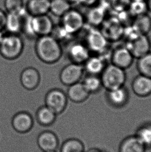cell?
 <instances>
[{
  "label": "cell",
  "instance_id": "6da1fadb",
  "mask_svg": "<svg viewBox=\"0 0 151 152\" xmlns=\"http://www.w3.org/2000/svg\"><path fill=\"white\" fill-rule=\"evenodd\" d=\"M35 51L39 59L47 64L57 62L63 54L61 44L51 35L38 37Z\"/></svg>",
  "mask_w": 151,
  "mask_h": 152
},
{
  "label": "cell",
  "instance_id": "7a4b0ae2",
  "mask_svg": "<svg viewBox=\"0 0 151 152\" xmlns=\"http://www.w3.org/2000/svg\"><path fill=\"white\" fill-rule=\"evenodd\" d=\"M102 87L110 91L113 89L124 86L126 80L125 70L115 66L113 64H107L100 74Z\"/></svg>",
  "mask_w": 151,
  "mask_h": 152
},
{
  "label": "cell",
  "instance_id": "3957f363",
  "mask_svg": "<svg viewBox=\"0 0 151 152\" xmlns=\"http://www.w3.org/2000/svg\"><path fill=\"white\" fill-rule=\"evenodd\" d=\"M23 48V39L19 34L8 33L0 43V54L6 59L12 60L21 55Z\"/></svg>",
  "mask_w": 151,
  "mask_h": 152
},
{
  "label": "cell",
  "instance_id": "277c9868",
  "mask_svg": "<svg viewBox=\"0 0 151 152\" xmlns=\"http://www.w3.org/2000/svg\"><path fill=\"white\" fill-rule=\"evenodd\" d=\"M85 17L79 10L71 8L61 17V26L68 33L74 35L83 29Z\"/></svg>",
  "mask_w": 151,
  "mask_h": 152
},
{
  "label": "cell",
  "instance_id": "5b68a950",
  "mask_svg": "<svg viewBox=\"0 0 151 152\" xmlns=\"http://www.w3.org/2000/svg\"><path fill=\"white\" fill-rule=\"evenodd\" d=\"M46 105L57 115L65 111L68 105V96L63 91L53 89L45 97Z\"/></svg>",
  "mask_w": 151,
  "mask_h": 152
},
{
  "label": "cell",
  "instance_id": "8992f818",
  "mask_svg": "<svg viewBox=\"0 0 151 152\" xmlns=\"http://www.w3.org/2000/svg\"><path fill=\"white\" fill-rule=\"evenodd\" d=\"M84 72L83 65L72 62L64 66L60 74L61 82L66 86L79 82Z\"/></svg>",
  "mask_w": 151,
  "mask_h": 152
},
{
  "label": "cell",
  "instance_id": "52a82bcc",
  "mask_svg": "<svg viewBox=\"0 0 151 152\" xmlns=\"http://www.w3.org/2000/svg\"><path fill=\"white\" fill-rule=\"evenodd\" d=\"M86 39V45L90 51L102 52L108 45V39L102 31L96 28H92L89 31Z\"/></svg>",
  "mask_w": 151,
  "mask_h": 152
},
{
  "label": "cell",
  "instance_id": "ba28073f",
  "mask_svg": "<svg viewBox=\"0 0 151 152\" xmlns=\"http://www.w3.org/2000/svg\"><path fill=\"white\" fill-rule=\"evenodd\" d=\"M134 57L128 48L121 46L114 50L111 54V64L124 70L131 67Z\"/></svg>",
  "mask_w": 151,
  "mask_h": 152
},
{
  "label": "cell",
  "instance_id": "9c48e42d",
  "mask_svg": "<svg viewBox=\"0 0 151 152\" xmlns=\"http://www.w3.org/2000/svg\"><path fill=\"white\" fill-rule=\"evenodd\" d=\"M68 55L72 62L82 64L90 57V50L86 44L74 42L68 48Z\"/></svg>",
  "mask_w": 151,
  "mask_h": 152
},
{
  "label": "cell",
  "instance_id": "30bf717a",
  "mask_svg": "<svg viewBox=\"0 0 151 152\" xmlns=\"http://www.w3.org/2000/svg\"><path fill=\"white\" fill-rule=\"evenodd\" d=\"M135 58H139L150 52L151 44L147 35L140 34L131 40L127 46Z\"/></svg>",
  "mask_w": 151,
  "mask_h": 152
},
{
  "label": "cell",
  "instance_id": "8fae6325",
  "mask_svg": "<svg viewBox=\"0 0 151 152\" xmlns=\"http://www.w3.org/2000/svg\"><path fill=\"white\" fill-rule=\"evenodd\" d=\"M40 80L39 73L35 68H26L21 73V84L27 90L32 91L36 88L39 84Z\"/></svg>",
  "mask_w": 151,
  "mask_h": 152
},
{
  "label": "cell",
  "instance_id": "7c38bea8",
  "mask_svg": "<svg viewBox=\"0 0 151 152\" xmlns=\"http://www.w3.org/2000/svg\"><path fill=\"white\" fill-rule=\"evenodd\" d=\"M131 88L135 95L146 97L151 95V78L141 74L136 76L132 82Z\"/></svg>",
  "mask_w": 151,
  "mask_h": 152
},
{
  "label": "cell",
  "instance_id": "4fadbf2b",
  "mask_svg": "<svg viewBox=\"0 0 151 152\" xmlns=\"http://www.w3.org/2000/svg\"><path fill=\"white\" fill-rule=\"evenodd\" d=\"M12 124L16 132L19 133H26L33 127V119L29 113L21 112L14 115Z\"/></svg>",
  "mask_w": 151,
  "mask_h": 152
},
{
  "label": "cell",
  "instance_id": "5bb4252c",
  "mask_svg": "<svg viewBox=\"0 0 151 152\" xmlns=\"http://www.w3.org/2000/svg\"><path fill=\"white\" fill-rule=\"evenodd\" d=\"M107 99L115 107H122L126 104L129 99V93L125 86L107 91Z\"/></svg>",
  "mask_w": 151,
  "mask_h": 152
},
{
  "label": "cell",
  "instance_id": "9a60e30c",
  "mask_svg": "<svg viewBox=\"0 0 151 152\" xmlns=\"http://www.w3.org/2000/svg\"><path fill=\"white\" fill-rule=\"evenodd\" d=\"M27 13L26 10L21 14L8 13L6 16L5 30L10 34H19L22 30L23 17Z\"/></svg>",
  "mask_w": 151,
  "mask_h": 152
},
{
  "label": "cell",
  "instance_id": "2e32d148",
  "mask_svg": "<svg viewBox=\"0 0 151 152\" xmlns=\"http://www.w3.org/2000/svg\"><path fill=\"white\" fill-rule=\"evenodd\" d=\"M146 147L136 135L125 138L121 142L118 152H145Z\"/></svg>",
  "mask_w": 151,
  "mask_h": 152
},
{
  "label": "cell",
  "instance_id": "e0dca14e",
  "mask_svg": "<svg viewBox=\"0 0 151 152\" xmlns=\"http://www.w3.org/2000/svg\"><path fill=\"white\" fill-rule=\"evenodd\" d=\"M89 8L85 17L86 21L93 27L102 25L106 18V10L98 5Z\"/></svg>",
  "mask_w": 151,
  "mask_h": 152
},
{
  "label": "cell",
  "instance_id": "ac0fdd59",
  "mask_svg": "<svg viewBox=\"0 0 151 152\" xmlns=\"http://www.w3.org/2000/svg\"><path fill=\"white\" fill-rule=\"evenodd\" d=\"M106 66L105 60L99 56H90L83 64L84 71L88 74L99 76Z\"/></svg>",
  "mask_w": 151,
  "mask_h": 152
},
{
  "label": "cell",
  "instance_id": "d6986e66",
  "mask_svg": "<svg viewBox=\"0 0 151 152\" xmlns=\"http://www.w3.org/2000/svg\"><path fill=\"white\" fill-rule=\"evenodd\" d=\"M90 95L82 83L80 82L70 86L67 93L68 98L73 102L78 103L86 101Z\"/></svg>",
  "mask_w": 151,
  "mask_h": 152
},
{
  "label": "cell",
  "instance_id": "ffe728a7",
  "mask_svg": "<svg viewBox=\"0 0 151 152\" xmlns=\"http://www.w3.org/2000/svg\"><path fill=\"white\" fill-rule=\"evenodd\" d=\"M51 0H29L26 10L31 16L47 15L50 12Z\"/></svg>",
  "mask_w": 151,
  "mask_h": 152
},
{
  "label": "cell",
  "instance_id": "44dd1931",
  "mask_svg": "<svg viewBox=\"0 0 151 152\" xmlns=\"http://www.w3.org/2000/svg\"><path fill=\"white\" fill-rule=\"evenodd\" d=\"M37 143L44 152L55 151L58 145V139L52 132H44L38 136Z\"/></svg>",
  "mask_w": 151,
  "mask_h": 152
},
{
  "label": "cell",
  "instance_id": "7402d4cb",
  "mask_svg": "<svg viewBox=\"0 0 151 152\" xmlns=\"http://www.w3.org/2000/svg\"><path fill=\"white\" fill-rule=\"evenodd\" d=\"M133 27L139 34L147 35L151 30V18L147 14L136 17L134 19Z\"/></svg>",
  "mask_w": 151,
  "mask_h": 152
},
{
  "label": "cell",
  "instance_id": "603a6c76",
  "mask_svg": "<svg viewBox=\"0 0 151 152\" xmlns=\"http://www.w3.org/2000/svg\"><path fill=\"white\" fill-rule=\"evenodd\" d=\"M57 114L46 105L37 110L36 119L39 123L44 126L51 125L55 121Z\"/></svg>",
  "mask_w": 151,
  "mask_h": 152
},
{
  "label": "cell",
  "instance_id": "cb8c5ba5",
  "mask_svg": "<svg viewBox=\"0 0 151 152\" xmlns=\"http://www.w3.org/2000/svg\"><path fill=\"white\" fill-rule=\"evenodd\" d=\"M71 5L67 0H51L50 12L61 18L72 8Z\"/></svg>",
  "mask_w": 151,
  "mask_h": 152
},
{
  "label": "cell",
  "instance_id": "d4e9b609",
  "mask_svg": "<svg viewBox=\"0 0 151 152\" xmlns=\"http://www.w3.org/2000/svg\"><path fill=\"white\" fill-rule=\"evenodd\" d=\"M82 84L90 94L97 93L102 87V80L99 75L88 74L84 79Z\"/></svg>",
  "mask_w": 151,
  "mask_h": 152
},
{
  "label": "cell",
  "instance_id": "484cf974",
  "mask_svg": "<svg viewBox=\"0 0 151 152\" xmlns=\"http://www.w3.org/2000/svg\"><path fill=\"white\" fill-rule=\"evenodd\" d=\"M137 59V69L140 74L151 78V51Z\"/></svg>",
  "mask_w": 151,
  "mask_h": 152
},
{
  "label": "cell",
  "instance_id": "4316f807",
  "mask_svg": "<svg viewBox=\"0 0 151 152\" xmlns=\"http://www.w3.org/2000/svg\"><path fill=\"white\" fill-rule=\"evenodd\" d=\"M146 148L151 146V123H145L140 126L135 134Z\"/></svg>",
  "mask_w": 151,
  "mask_h": 152
},
{
  "label": "cell",
  "instance_id": "83f0119b",
  "mask_svg": "<svg viewBox=\"0 0 151 152\" xmlns=\"http://www.w3.org/2000/svg\"><path fill=\"white\" fill-rule=\"evenodd\" d=\"M128 10L134 18L147 14L148 10L146 0H131Z\"/></svg>",
  "mask_w": 151,
  "mask_h": 152
},
{
  "label": "cell",
  "instance_id": "f1b7e54d",
  "mask_svg": "<svg viewBox=\"0 0 151 152\" xmlns=\"http://www.w3.org/2000/svg\"><path fill=\"white\" fill-rule=\"evenodd\" d=\"M61 152H85V149L81 141L77 139H70L64 143Z\"/></svg>",
  "mask_w": 151,
  "mask_h": 152
},
{
  "label": "cell",
  "instance_id": "f546056e",
  "mask_svg": "<svg viewBox=\"0 0 151 152\" xmlns=\"http://www.w3.org/2000/svg\"><path fill=\"white\" fill-rule=\"evenodd\" d=\"M4 7L8 13L21 14L26 10L23 0H5Z\"/></svg>",
  "mask_w": 151,
  "mask_h": 152
},
{
  "label": "cell",
  "instance_id": "4dcf8cb0",
  "mask_svg": "<svg viewBox=\"0 0 151 152\" xmlns=\"http://www.w3.org/2000/svg\"><path fill=\"white\" fill-rule=\"evenodd\" d=\"M54 39L61 43V42L67 41L72 38L73 35L68 33L61 25L54 26L51 34Z\"/></svg>",
  "mask_w": 151,
  "mask_h": 152
},
{
  "label": "cell",
  "instance_id": "1f68e13d",
  "mask_svg": "<svg viewBox=\"0 0 151 152\" xmlns=\"http://www.w3.org/2000/svg\"><path fill=\"white\" fill-rule=\"evenodd\" d=\"M131 0H112L111 8L117 12L128 10Z\"/></svg>",
  "mask_w": 151,
  "mask_h": 152
},
{
  "label": "cell",
  "instance_id": "d6a6232c",
  "mask_svg": "<svg viewBox=\"0 0 151 152\" xmlns=\"http://www.w3.org/2000/svg\"><path fill=\"white\" fill-rule=\"evenodd\" d=\"M99 1L100 0H80V4L88 7H91L98 5Z\"/></svg>",
  "mask_w": 151,
  "mask_h": 152
},
{
  "label": "cell",
  "instance_id": "836d02e7",
  "mask_svg": "<svg viewBox=\"0 0 151 152\" xmlns=\"http://www.w3.org/2000/svg\"><path fill=\"white\" fill-rule=\"evenodd\" d=\"M6 14L3 10L0 9V30H3L5 29V26L6 23Z\"/></svg>",
  "mask_w": 151,
  "mask_h": 152
},
{
  "label": "cell",
  "instance_id": "e575fe53",
  "mask_svg": "<svg viewBox=\"0 0 151 152\" xmlns=\"http://www.w3.org/2000/svg\"><path fill=\"white\" fill-rule=\"evenodd\" d=\"M87 152H104L102 151L99 148H94L90 149Z\"/></svg>",
  "mask_w": 151,
  "mask_h": 152
},
{
  "label": "cell",
  "instance_id": "d590c367",
  "mask_svg": "<svg viewBox=\"0 0 151 152\" xmlns=\"http://www.w3.org/2000/svg\"><path fill=\"white\" fill-rule=\"evenodd\" d=\"M147 5V10L151 12V0H146Z\"/></svg>",
  "mask_w": 151,
  "mask_h": 152
},
{
  "label": "cell",
  "instance_id": "8d00e7d4",
  "mask_svg": "<svg viewBox=\"0 0 151 152\" xmlns=\"http://www.w3.org/2000/svg\"><path fill=\"white\" fill-rule=\"evenodd\" d=\"M68 2H70V4H74V3H77L80 4V0H67Z\"/></svg>",
  "mask_w": 151,
  "mask_h": 152
},
{
  "label": "cell",
  "instance_id": "74e56055",
  "mask_svg": "<svg viewBox=\"0 0 151 152\" xmlns=\"http://www.w3.org/2000/svg\"><path fill=\"white\" fill-rule=\"evenodd\" d=\"M5 34L3 33V30H0V43H1L2 39L4 37V36Z\"/></svg>",
  "mask_w": 151,
  "mask_h": 152
},
{
  "label": "cell",
  "instance_id": "f35d334b",
  "mask_svg": "<svg viewBox=\"0 0 151 152\" xmlns=\"http://www.w3.org/2000/svg\"><path fill=\"white\" fill-rule=\"evenodd\" d=\"M55 152V151H48V152Z\"/></svg>",
  "mask_w": 151,
  "mask_h": 152
}]
</instances>
